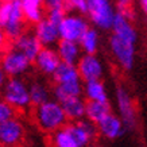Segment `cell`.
<instances>
[{
	"instance_id": "23",
	"label": "cell",
	"mask_w": 147,
	"mask_h": 147,
	"mask_svg": "<svg viewBox=\"0 0 147 147\" xmlns=\"http://www.w3.org/2000/svg\"><path fill=\"white\" fill-rule=\"evenodd\" d=\"M78 45L82 50V54H97L100 49V35L97 28L89 27L78 40Z\"/></svg>"
},
{
	"instance_id": "27",
	"label": "cell",
	"mask_w": 147,
	"mask_h": 147,
	"mask_svg": "<svg viewBox=\"0 0 147 147\" xmlns=\"http://www.w3.org/2000/svg\"><path fill=\"white\" fill-rule=\"evenodd\" d=\"M65 1L66 0H43L45 11L49 12V11H55V9H65Z\"/></svg>"
},
{
	"instance_id": "33",
	"label": "cell",
	"mask_w": 147,
	"mask_h": 147,
	"mask_svg": "<svg viewBox=\"0 0 147 147\" xmlns=\"http://www.w3.org/2000/svg\"><path fill=\"white\" fill-rule=\"evenodd\" d=\"M0 1H9V0H0Z\"/></svg>"
},
{
	"instance_id": "17",
	"label": "cell",
	"mask_w": 147,
	"mask_h": 147,
	"mask_svg": "<svg viewBox=\"0 0 147 147\" xmlns=\"http://www.w3.org/2000/svg\"><path fill=\"white\" fill-rule=\"evenodd\" d=\"M61 105L63 108V112L66 115L69 121H76L81 120L85 117V107H86V101L82 96H74V97H69L62 100Z\"/></svg>"
},
{
	"instance_id": "30",
	"label": "cell",
	"mask_w": 147,
	"mask_h": 147,
	"mask_svg": "<svg viewBox=\"0 0 147 147\" xmlns=\"http://www.w3.org/2000/svg\"><path fill=\"white\" fill-rule=\"evenodd\" d=\"M8 42H9L8 36L5 35V32L0 28V55H1V54H3V51L8 47Z\"/></svg>"
},
{
	"instance_id": "6",
	"label": "cell",
	"mask_w": 147,
	"mask_h": 147,
	"mask_svg": "<svg viewBox=\"0 0 147 147\" xmlns=\"http://www.w3.org/2000/svg\"><path fill=\"white\" fill-rule=\"evenodd\" d=\"M88 19L96 28L109 31L116 15L115 5L111 0H86Z\"/></svg>"
},
{
	"instance_id": "9",
	"label": "cell",
	"mask_w": 147,
	"mask_h": 147,
	"mask_svg": "<svg viewBox=\"0 0 147 147\" xmlns=\"http://www.w3.org/2000/svg\"><path fill=\"white\" fill-rule=\"evenodd\" d=\"M115 100L116 107L119 112V117L121 119L125 129H134L136 127V107L132 96L125 89L123 85H119L115 90Z\"/></svg>"
},
{
	"instance_id": "22",
	"label": "cell",
	"mask_w": 147,
	"mask_h": 147,
	"mask_svg": "<svg viewBox=\"0 0 147 147\" xmlns=\"http://www.w3.org/2000/svg\"><path fill=\"white\" fill-rule=\"evenodd\" d=\"M112 112L109 101H86L85 107V117L88 120L93 121L94 124Z\"/></svg>"
},
{
	"instance_id": "4",
	"label": "cell",
	"mask_w": 147,
	"mask_h": 147,
	"mask_svg": "<svg viewBox=\"0 0 147 147\" xmlns=\"http://www.w3.org/2000/svg\"><path fill=\"white\" fill-rule=\"evenodd\" d=\"M0 94L18 112H27L32 107L28 84L23 80V77H8Z\"/></svg>"
},
{
	"instance_id": "20",
	"label": "cell",
	"mask_w": 147,
	"mask_h": 147,
	"mask_svg": "<svg viewBox=\"0 0 147 147\" xmlns=\"http://www.w3.org/2000/svg\"><path fill=\"white\" fill-rule=\"evenodd\" d=\"M27 23L35 24L45 16L43 0H19Z\"/></svg>"
},
{
	"instance_id": "11",
	"label": "cell",
	"mask_w": 147,
	"mask_h": 147,
	"mask_svg": "<svg viewBox=\"0 0 147 147\" xmlns=\"http://www.w3.org/2000/svg\"><path fill=\"white\" fill-rule=\"evenodd\" d=\"M76 66L82 81L102 80L105 73V66L97 54H82Z\"/></svg>"
},
{
	"instance_id": "2",
	"label": "cell",
	"mask_w": 147,
	"mask_h": 147,
	"mask_svg": "<svg viewBox=\"0 0 147 147\" xmlns=\"http://www.w3.org/2000/svg\"><path fill=\"white\" fill-rule=\"evenodd\" d=\"M32 119L39 131L49 135L55 132L69 121L61 102L55 98H49L47 101L34 107Z\"/></svg>"
},
{
	"instance_id": "13",
	"label": "cell",
	"mask_w": 147,
	"mask_h": 147,
	"mask_svg": "<svg viewBox=\"0 0 147 147\" xmlns=\"http://www.w3.org/2000/svg\"><path fill=\"white\" fill-rule=\"evenodd\" d=\"M32 63L35 65V69L39 74L45 77H51L59 66L61 59L58 57L55 47H42Z\"/></svg>"
},
{
	"instance_id": "31",
	"label": "cell",
	"mask_w": 147,
	"mask_h": 147,
	"mask_svg": "<svg viewBox=\"0 0 147 147\" xmlns=\"http://www.w3.org/2000/svg\"><path fill=\"white\" fill-rule=\"evenodd\" d=\"M7 80H8V76H7V73H5L4 69H3L1 65H0V92L3 90V88H4Z\"/></svg>"
},
{
	"instance_id": "8",
	"label": "cell",
	"mask_w": 147,
	"mask_h": 147,
	"mask_svg": "<svg viewBox=\"0 0 147 147\" xmlns=\"http://www.w3.org/2000/svg\"><path fill=\"white\" fill-rule=\"evenodd\" d=\"M0 65L8 77H24L31 70L32 61L15 47H7L0 55Z\"/></svg>"
},
{
	"instance_id": "26",
	"label": "cell",
	"mask_w": 147,
	"mask_h": 147,
	"mask_svg": "<svg viewBox=\"0 0 147 147\" xmlns=\"http://www.w3.org/2000/svg\"><path fill=\"white\" fill-rule=\"evenodd\" d=\"M65 9H66V12L70 11V12H78L82 15H86L88 4H86V0H66Z\"/></svg>"
},
{
	"instance_id": "3",
	"label": "cell",
	"mask_w": 147,
	"mask_h": 147,
	"mask_svg": "<svg viewBox=\"0 0 147 147\" xmlns=\"http://www.w3.org/2000/svg\"><path fill=\"white\" fill-rule=\"evenodd\" d=\"M0 28L9 40L27 30V20L19 0L0 1Z\"/></svg>"
},
{
	"instance_id": "25",
	"label": "cell",
	"mask_w": 147,
	"mask_h": 147,
	"mask_svg": "<svg viewBox=\"0 0 147 147\" xmlns=\"http://www.w3.org/2000/svg\"><path fill=\"white\" fill-rule=\"evenodd\" d=\"M15 116H18V111L8 101H5L4 98L0 96V123L9 120V119H12Z\"/></svg>"
},
{
	"instance_id": "19",
	"label": "cell",
	"mask_w": 147,
	"mask_h": 147,
	"mask_svg": "<svg viewBox=\"0 0 147 147\" xmlns=\"http://www.w3.org/2000/svg\"><path fill=\"white\" fill-rule=\"evenodd\" d=\"M82 96L86 101H108L107 88H105L102 80L84 81Z\"/></svg>"
},
{
	"instance_id": "28",
	"label": "cell",
	"mask_w": 147,
	"mask_h": 147,
	"mask_svg": "<svg viewBox=\"0 0 147 147\" xmlns=\"http://www.w3.org/2000/svg\"><path fill=\"white\" fill-rule=\"evenodd\" d=\"M117 8L121 13H124L127 18L132 19V9H131V4H132V0H115Z\"/></svg>"
},
{
	"instance_id": "15",
	"label": "cell",
	"mask_w": 147,
	"mask_h": 147,
	"mask_svg": "<svg viewBox=\"0 0 147 147\" xmlns=\"http://www.w3.org/2000/svg\"><path fill=\"white\" fill-rule=\"evenodd\" d=\"M11 42H12L11 46L15 47L16 50H19L20 53H23L30 61H34L36 54L39 53V50L42 49L38 38L31 30H24L20 35L11 39Z\"/></svg>"
},
{
	"instance_id": "18",
	"label": "cell",
	"mask_w": 147,
	"mask_h": 147,
	"mask_svg": "<svg viewBox=\"0 0 147 147\" xmlns=\"http://www.w3.org/2000/svg\"><path fill=\"white\" fill-rule=\"evenodd\" d=\"M82 84H84L82 80L54 84L51 89V96L58 101H62L65 98L74 97V96H82Z\"/></svg>"
},
{
	"instance_id": "32",
	"label": "cell",
	"mask_w": 147,
	"mask_h": 147,
	"mask_svg": "<svg viewBox=\"0 0 147 147\" xmlns=\"http://www.w3.org/2000/svg\"><path fill=\"white\" fill-rule=\"evenodd\" d=\"M139 5H140V9L147 15V0H139Z\"/></svg>"
},
{
	"instance_id": "21",
	"label": "cell",
	"mask_w": 147,
	"mask_h": 147,
	"mask_svg": "<svg viewBox=\"0 0 147 147\" xmlns=\"http://www.w3.org/2000/svg\"><path fill=\"white\" fill-rule=\"evenodd\" d=\"M28 92L32 107H36L51 98V89L43 81H31L28 84Z\"/></svg>"
},
{
	"instance_id": "16",
	"label": "cell",
	"mask_w": 147,
	"mask_h": 147,
	"mask_svg": "<svg viewBox=\"0 0 147 147\" xmlns=\"http://www.w3.org/2000/svg\"><path fill=\"white\" fill-rule=\"evenodd\" d=\"M55 50L61 62L69 63V65H76L82 55V50L78 42H73V40L59 39V42L55 46Z\"/></svg>"
},
{
	"instance_id": "12",
	"label": "cell",
	"mask_w": 147,
	"mask_h": 147,
	"mask_svg": "<svg viewBox=\"0 0 147 147\" xmlns=\"http://www.w3.org/2000/svg\"><path fill=\"white\" fill-rule=\"evenodd\" d=\"M34 34L38 38L42 47H55L61 39L59 31H58V24L51 22L46 16H43L39 22L34 24Z\"/></svg>"
},
{
	"instance_id": "14",
	"label": "cell",
	"mask_w": 147,
	"mask_h": 147,
	"mask_svg": "<svg viewBox=\"0 0 147 147\" xmlns=\"http://www.w3.org/2000/svg\"><path fill=\"white\" fill-rule=\"evenodd\" d=\"M96 127H97L98 135L107 140H116V139L121 138L127 131L121 119L112 112H109L100 121H97Z\"/></svg>"
},
{
	"instance_id": "1",
	"label": "cell",
	"mask_w": 147,
	"mask_h": 147,
	"mask_svg": "<svg viewBox=\"0 0 147 147\" xmlns=\"http://www.w3.org/2000/svg\"><path fill=\"white\" fill-rule=\"evenodd\" d=\"M97 127L86 117L66 124L50 134V143L54 147H86L96 142Z\"/></svg>"
},
{
	"instance_id": "7",
	"label": "cell",
	"mask_w": 147,
	"mask_h": 147,
	"mask_svg": "<svg viewBox=\"0 0 147 147\" xmlns=\"http://www.w3.org/2000/svg\"><path fill=\"white\" fill-rule=\"evenodd\" d=\"M89 27V19L85 15L67 11L58 24V31H59L61 39L78 42Z\"/></svg>"
},
{
	"instance_id": "5",
	"label": "cell",
	"mask_w": 147,
	"mask_h": 147,
	"mask_svg": "<svg viewBox=\"0 0 147 147\" xmlns=\"http://www.w3.org/2000/svg\"><path fill=\"white\" fill-rule=\"evenodd\" d=\"M136 42L138 39L112 34L109 36V50L116 63L123 69L129 71L134 67L135 54H136Z\"/></svg>"
},
{
	"instance_id": "24",
	"label": "cell",
	"mask_w": 147,
	"mask_h": 147,
	"mask_svg": "<svg viewBox=\"0 0 147 147\" xmlns=\"http://www.w3.org/2000/svg\"><path fill=\"white\" fill-rule=\"evenodd\" d=\"M53 82L54 84H61V82H69V81H77L81 80L78 69L76 65H69V63L61 62L58 69L55 70L53 76Z\"/></svg>"
},
{
	"instance_id": "29",
	"label": "cell",
	"mask_w": 147,
	"mask_h": 147,
	"mask_svg": "<svg viewBox=\"0 0 147 147\" xmlns=\"http://www.w3.org/2000/svg\"><path fill=\"white\" fill-rule=\"evenodd\" d=\"M65 12H66L65 9H55V11H49V12L46 13V18H49L51 22L59 24V22L62 20Z\"/></svg>"
},
{
	"instance_id": "10",
	"label": "cell",
	"mask_w": 147,
	"mask_h": 147,
	"mask_svg": "<svg viewBox=\"0 0 147 147\" xmlns=\"http://www.w3.org/2000/svg\"><path fill=\"white\" fill-rule=\"evenodd\" d=\"M24 138H26V127L18 116L0 123V146H20L24 142Z\"/></svg>"
}]
</instances>
